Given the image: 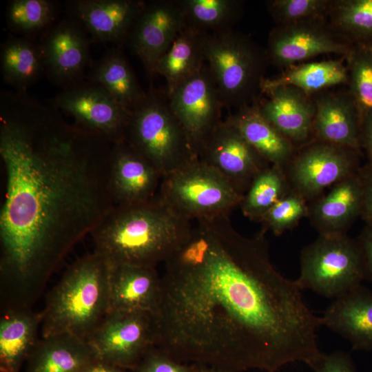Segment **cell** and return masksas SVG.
<instances>
[{
	"mask_svg": "<svg viewBox=\"0 0 372 372\" xmlns=\"http://www.w3.org/2000/svg\"><path fill=\"white\" fill-rule=\"evenodd\" d=\"M194 222L165 262L156 347L223 372H277L296 362L312 369L322 353L320 318L273 265L266 232L245 237L227 214Z\"/></svg>",
	"mask_w": 372,
	"mask_h": 372,
	"instance_id": "1",
	"label": "cell"
},
{
	"mask_svg": "<svg viewBox=\"0 0 372 372\" xmlns=\"http://www.w3.org/2000/svg\"><path fill=\"white\" fill-rule=\"evenodd\" d=\"M1 297L30 308L74 247L115 205L114 143L65 121L25 93L1 92Z\"/></svg>",
	"mask_w": 372,
	"mask_h": 372,
	"instance_id": "2",
	"label": "cell"
},
{
	"mask_svg": "<svg viewBox=\"0 0 372 372\" xmlns=\"http://www.w3.org/2000/svg\"><path fill=\"white\" fill-rule=\"evenodd\" d=\"M192 222L158 195L133 205H114L91 232L94 253L110 265L156 267L178 248Z\"/></svg>",
	"mask_w": 372,
	"mask_h": 372,
	"instance_id": "3",
	"label": "cell"
},
{
	"mask_svg": "<svg viewBox=\"0 0 372 372\" xmlns=\"http://www.w3.org/2000/svg\"><path fill=\"white\" fill-rule=\"evenodd\" d=\"M110 271L94 252L70 265L46 298L41 337L70 333L88 340L110 311Z\"/></svg>",
	"mask_w": 372,
	"mask_h": 372,
	"instance_id": "4",
	"label": "cell"
},
{
	"mask_svg": "<svg viewBox=\"0 0 372 372\" xmlns=\"http://www.w3.org/2000/svg\"><path fill=\"white\" fill-rule=\"evenodd\" d=\"M205 52L225 107L237 110L259 99L270 63L266 49L230 29L207 34Z\"/></svg>",
	"mask_w": 372,
	"mask_h": 372,
	"instance_id": "5",
	"label": "cell"
},
{
	"mask_svg": "<svg viewBox=\"0 0 372 372\" xmlns=\"http://www.w3.org/2000/svg\"><path fill=\"white\" fill-rule=\"evenodd\" d=\"M124 141L150 162L162 178L198 159L167 92L154 88L130 110Z\"/></svg>",
	"mask_w": 372,
	"mask_h": 372,
	"instance_id": "6",
	"label": "cell"
},
{
	"mask_svg": "<svg viewBox=\"0 0 372 372\" xmlns=\"http://www.w3.org/2000/svg\"><path fill=\"white\" fill-rule=\"evenodd\" d=\"M158 195L190 221L229 215L243 197L219 171L200 159L163 177Z\"/></svg>",
	"mask_w": 372,
	"mask_h": 372,
	"instance_id": "7",
	"label": "cell"
},
{
	"mask_svg": "<svg viewBox=\"0 0 372 372\" xmlns=\"http://www.w3.org/2000/svg\"><path fill=\"white\" fill-rule=\"evenodd\" d=\"M300 265L298 287L326 298L335 299L364 280L360 247L347 234L319 235L302 249Z\"/></svg>",
	"mask_w": 372,
	"mask_h": 372,
	"instance_id": "8",
	"label": "cell"
},
{
	"mask_svg": "<svg viewBox=\"0 0 372 372\" xmlns=\"http://www.w3.org/2000/svg\"><path fill=\"white\" fill-rule=\"evenodd\" d=\"M360 152L313 140L298 147L284 169L291 192L314 200L336 183L357 172Z\"/></svg>",
	"mask_w": 372,
	"mask_h": 372,
	"instance_id": "9",
	"label": "cell"
},
{
	"mask_svg": "<svg viewBox=\"0 0 372 372\" xmlns=\"http://www.w3.org/2000/svg\"><path fill=\"white\" fill-rule=\"evenodd\" d=\"M99 359L134 370L157 342L153 313L110 310L87 340Z\"/></svg>",
	"mask_w": 372,
	"mask_h": 372,
	"instance_id": "10",
	"label": "cell"
},
{
	"mask_svg": "<svg viewBox=\"0 0 372 372\" xmlns=\"http://www.w3.org/2000/svg\"><path fill=\"white\" fill-rule=\"evenodd\" d=\"M50 105L72 116L75 124L116 143L123 141L130 110L105 89L87 80L63 89Z\"/></svg>",
	"mask_w": 372,
	"mask_h": 372,
	"instance_id": "11",
	"label": "cell"
},
{
	"mask_svg": "<svg viewBox=\"0 0 372 372\" xmlns=\"http://www.w3.org/2000/svg\"><path fill=\"white\" fill-rule=\"evenodd\" d=\"M167 96L171 108L198 158L206 141L223 121L221 110L224 107L214 78L206 64Z\"/></svg>",
	"mask_w": 372,
	"mask_h": 372,
	"instance_id": "12",
	"label": "cell"
},
{
	"mask_svg": "<svg viewBox=\"0 0 372 372\" xmlns=\"http://www.w3.org/2000/svg\"><path fill=\"white\" fill-rule=\"evenodd\" d=\"M353 46L327 18H317L277 25L269 33L266 50L271 63L287 69L320 54L346 57Z\"/></svg>",
	"mask_w": 372,
	"mask_h": 372,
	"instance_id": "13",
	"label": "cell"
},
{
	"mask_svg": "<svg viewBox=\"0 0 372 372\" xmlns=\"http://www.w3.org/2000/svg\"><path fill=\"white\" fill-rule=\"evenodd\" d=\"M44 74L63 89L83 80L90 64V38L82 25L70 17L54 23L39 42Z\"/></svg>",
	"mask_w": 372,
	"mask_h": 372,
	"instance_id": "14",
	"label": "cell"
},
{
	"mask_svg": "<svg viewBox=\"0 0 372 372\" xmlns=\"http://www.w3.org/2000/svg\"><path fill=\"white\" fill-rule=\"evenodd\" d=\"M198 159L219 171L242 196L270 165L245 138L228 116L206 141Z\"/></svg>",
	"mask_w": 372,
	"mask_h": 372,
	"instance_id": "15",
	"label": "cell"
},
{
	"mask_svg": "<svg viewBox=\"0 0 372 372\" xmlns=\"http://www.w3.org/2000/svg\"><path fill=\"white\" fill-rule=\"evenodd\" d=\"M185 28L177 0L146 1L126 42L152 75L159 59Z\"/></svg>",
	"mask_w": 372,
	"mask_h": 372,
	"instance_id": "16",
	"label": "cell"
},
{
	"mask_svg": "<svg viewBox=\"0 0 372 372\" xmlns=\"http://www.w3.org/2000/svg\"><path fill=\"white\" fill-rule=\"evenodd\" d=\"M161 180L156 168L125 141L113 144L110 187L115 205L152 199L158 194Z\"/></svg>",
	"mask_w": 372,
	"mask_h": 372,
	"instance_id": "17",
	"label": "cell"
},
{
	"mask_svg": "<svg viewBox=\"0 0 372 372\" xmlns=\"http://www.w3.org/2000/svg\"><path fill=\"white\" fill-rule=\"evenodd\" d=\"M146 1L140 0H75L68 3L71 17L92 39L121 45Z\"/></svg>",
	"mask_w": 372,
	"mask_h": 372,
	"instance_id": "18",
	"label": "cell"
},
{
	"mask_svg": "<svg viewBox=\"0 0 372 372\" xmlns=\"http://www.w3.org/2000/svg\"><path fill=\"white\" fill-rule=\"evenodd\" d=\"M268 97L257 101L261 116L288 138L296 147L313 140L316 114L313 99L293 86L271 89Z\"/></svg>",
	"mask_w": 372,
	"mask_h": 372,
	"instance_id": "19",
	"label": "cell"
},
{
	"mask_svg": "<svg viewBox=\"0 0 372 372\" xmlns=\"http://www.w3.org/2000/svg\"><path fill=\"white\" fill-rule=\"evenodd\" d=\"M363 192L359 170L308 204L307 218L319 235L347 234L361 216Z\"/></svg>",
	"mask_w": 372,
	"mask_h": 372,
	"instance_id": "20",
	"label": "cell"
},
{
	"mask_svg": "<svg viewBox=\"0 0 372 372\" xmlns=\"http://www.w3.org/2000/svg\"><path fill=\"white\" fill-rule=\"evenodd\" d=\"M320 318L353 350H372V292L362 285L335 298Z\"/></svg>",
	"mask_w": 372,
	"mask_h": 372,
	"instance_id": "21",
	"label": "cell"
},
{
	"mask_svg": "<svg viewBox=\"0 0 372 372\" xmlns=\"http://www.w3.org/2000/svg\"><path fill=\"white\" fill-rule=\"evenodd\" d=\"M313 101V139L360 152V120L350 92L323 94Z\"/></svg>",
	"mask_w": 372,
	"mask_h": 372,
	"instance_id": "22",
	"label": "cell"
},
{
	"mask_svg": "<svg viewBox=\"0 0 372 372\" xmlns=\"http://www.w3.org/2000/svg\"><path fill=\"white\" fill-rule=\"evenodd\" d=\"M110 310L156 313L161 293V276L156 267L110 265Z\"/></svg>",
	"mask_w": 372,
	"mask_h": 372,
	"instance_id": "23",
	"label": "cell"
},
{
	"mask_svg": "<svg viewBox=\"0 0 372 372\" xmlns=\"http://www.w3.org/2000/svg\"><path fill=\"white\" fill-rule=\"evenodd\" d=\"M99 358L87 340L54 334L39 339L26 360L25 372H84Z\"/></svg>",
	"mask_w": 372,
	"mask_h": 372,
	"instance_id": "24",
	"label": "cell"
},
{
	"mask_svg": "<svg viewBox=\"0 0 372 372\" xmlns=\"http://www.w3.org/2000/svg\"><path fill=\"white\" fill-rule=\"evenodd\" d=\"M41 311L30 309L3 311L0 320V371L20 372L39 340Z\"/></svg>",
	"mask_w": 372,
	"mask_h": 372,
	"instance_id": "25",
	"label": "cell"
},
{
	"mask_svg": "<svg viewBox=\"0 0 372 372\" xmlns=\"http://www.w3.org/2000/svg\"><path fill=\"white\" fill-rule=\"evenodd\" d=\"M257 101L228 116L247 142L270 165L284 170L297 147L261 116Z\"/></svg>",
	"mask_w": 372,
	"mask_h": 372,
	"instance_id": "26",
	"label": "cell"
},
{
	"mask_svg": "<svg viewBox=\"0 0 372 372\" xmlns=\"http://www.w3.org/2000/svg\"><path fill=\"white\" fill-rule=\"evenodd\" d=\"M86 79L102 87L130 110L146 94L130 64L118 48L109 50L93 63Z\"/></svg>",
	"mask_w": 372,
	"mask_h": 372,
	"instance_id": "27",
	"label": "cell"
},
{
	"mask_svg": "<svg viewBox=\"0 0 372 372\" xmlns=\"http://www.w3.org/2000/svg\"><path fill=\"white\" fill-rule=\"evenodd\" d=\"M206 35L185 28L156 63L154 74L165 77L167 94L205 64Z\"/></svg>",
	"mask_w": 372,
	"mask_h": 372,
	"instance_id": "28",
	"label": "cell"
},
{
	"mask_svg": "<svg viewBox=\"0 0 372 372\" xmlns=\"http://www.w3.org/2000/svg\"><path fill=\"white\" fill-rule=\"evenodd\" d=\"M1 71L3 81L17 92L27 89L44 74L39 42L30 37H12L1 46Z\"/></svg>",
	"mask_w": 372,
	"mask_h": 372,
	"instance_id": "29",
	"label": "cell"
},
{
	"mask_svg": "<svg viewBox=\"0 0 372 372\" xmlns=\"http://www.w3.org/2000/svg\"><path fill=\"white\" fill-rule=\"evenodd\" d=\"M349 82L347 67L340 60L314 61L293 65L273 79H265L261 94L280 86H293L309 96L320 91Z\"/></svg>",
	"mask_w": 372,
	"mask_h": 372,
	"instance_id": "30",
	"label": "cell"
},
{
	"mask_svg": "<svg viewBox=\"0 0 372 372\" xmlns=\"http://www.w3.org/2000/svg\"><path fill=\"white\" fill-rule=\"evenodd\" d=\"M185 28L202 34L233 29L240 19L244 1L240 0H177Z\"/></svg>",
	"mask_w": 372,
	"mask_h": 372,
	"instance_id": "31",
	"label": "cell"
},
{
	"mask_svg": "<svg viewBox=\"0 0 372 372\" xmlns=\"http://www.w3.org/2000/svg\"><path fill=\"white\" fill-rule=\"evenodd\" d=\"M327 19L351 44L372 46V0H333Z\"/></svg>",
	"mask_w": 372,
	"mask_h": 372,
	"instance_id": "32",
	"label": "cell"
},
{
	"mask_svg": "<svg viewBox=\"0 0 372 372\" xmlns=\"http://www.w3.org/2000/svg\"><path fill=\"white\" fill-rule=\"evenodd\" d=\"M290 192L285 171L270 165L255 178L239 207L245 217L260 222L262 216Z\"/></svg>",
	"mask_w": 372,
	"mask_h": 372,
	"instance_id": "33",
	"label": "cell"
},
{
	"mask_svg": "<svg viewBox=\"0 0 372 372\" xmlns=\"http://www.w3.org/2000/svg\"><path fill=\"white\" fill-rule=\"evenodd\" d=\"M57 7L49 0H12L6 10L9 30L23 37L45 31L54 23Z\"/></svg>",
	"mask_w": 372,
	"mask_h": 372,
	"instance_id": "34",
	"label": "cell"
},
{
	"mask_svg": "<svg viewBox=\"0 0 372 372\" xmlns=\"http://www.w3.org/2000/svg\"><path fill=\"white\" fill-rule=\"evenodd\" d=\"M346 58L349 92L356 105L361 124L372 112V46L353 45Z\"/></svg>",
	"mask_w": 372,
	"mask_h": 372,
	"instance_id": "35",
	"label": "cell"
},
{
	"mask_svg": "<svg viewBox=\"0 0 372 372\" xmlns=\"http://www.w3.org/2000/svg\"><path fill=\"white\" fill-rule=\"evenodd\" d=\"M308 202L299 194L290 192L277 202L260 219L262 231H271L275 236L296 227L302 218H307Z\"/></svg>",
	"mask_w": 372,
	"mask_h": 372,
	"instance_id": "36",
	"label": "cell"
},
{
	"mask_svg": "<svg viewBox=\"0 0 372 372\" xmlns=\"http://www.w3.org/2000/svg\"><path fill=\"white\" fill-rule=\"evenodd\" d=\"M331 0H270L267 10L277 25L317 18H327Z\"/></svg>",
	"mask_w": 372,
	"mask_h": 372,
	"instance_id": "37",
	"label": "cell"
},
{
	"mask_svg": "<svg viewBox=\"0 0 372 372\" xmlns=\"http://www.w3.org/2000/svg\"><path fill=\"white\" fill-rule=\"evenodd\" d=\"M194 364L174 360L154 347L143 358L133 372H196Z\"/></svg>",
	"mask_w": 372,
	"mask_h": 372,
	"instance_id": "38",
	"label": "cell"
},
{
	"mask_svg": "<svg viewBox=\"0 0 372 372\" xmlns=\"http://www.w3.org/2000/svg\"><path fill=\"white\" fill-rule=\"evenodd\" d=\"M312 369L315 372H356L350 353L344 351L322 353Z\"/></svg>",
	"mask_w": 372,
	"mask_h": 372,
	"instance_id": "39",
	"label": "cell"
},
{
	"mask_svg": "<svg viewBox=\"0 0 372 372\" xmlns=\"http://www.w3.org/2000/svg\"><path fill=\"white\" fill-rule=\"evenodd\" d=\"M359 174L362 185L363 200L361 218L366 225H372V163L360 168Z\"/></svg>",
	"mask_w": 372,
	"mask_h": 372,
	"instance_id": "40",
	"label": "cell"
},
{
	"mask_svg": "<svg viewBox=\"0 0 372 372\" xmlns=\"http://www.w3.org/2000/svg\"><path fill=\"white\" fill-rule=\"evenodd\" d=\"M356 240L362 254L364 279L372 282V225H366Z\"/></svg>",
	"mask_w": 372,
	"mask_h": 372,
	"instance_id": "41",
	"label": "cell"
},
{
	"mask_svg": "<svg viewBox=\"0 0 372 372\" xmlns=\"http://www.w3.org/2000/svg\"><path fill=\"white\" fill-rule=\"evenodd\" d=\"M361 149L363 148L369 163H372V112L362 120L360 124Z\"/></svg>",
	"mask_w": 372,
	"mask_h": 372,
	"instance_id": "42",
	"label": "cell"
},
{
	"mask_svg": "<svg viewBox=\"0 0 372 372\" xmlns=\"http://www.w3.org/2000/svg\"><path fill=\"white\" fill-rule=\"evenodd\" d=\"M84 372H133L131 370L110 364L101 359H97L91 364Z\"/></svg>",
	"mask_w": 372,
	"mask_h": 372,
	"instance_id": "43",
	"label": "cell"
},
{
	"mask_svg": "<svg viewBox=\"0 0 372 372\" xmlns=\"http://www.w3.org/2000/svg\"><path fill=\"white\" fill-rule=\"evenodd\" d=\"M196 372H223L211 367L205 366H199L196 365Z\"/></svg>",
	"mask_w": 372,
	"mask_h": 372,
	"instance_id": "44",
	"label": "cell"
}]
</instances>
